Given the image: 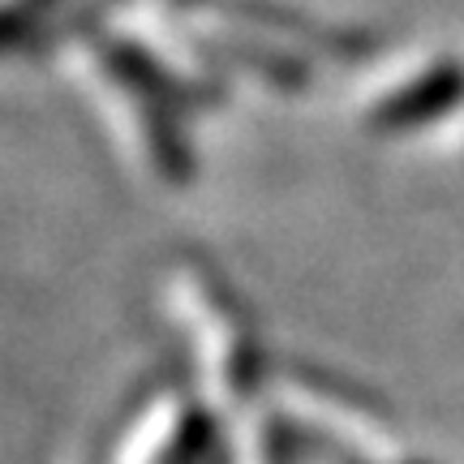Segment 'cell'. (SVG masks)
Listing matches in <instances>:
<instances>
[{
  "mask_svg": "<svg viewBox=\"0 0 464 464\" xmlns=\"http://www.w3.org/2000/svg\"><path fill=\"white\" fill-rule=\"evenodd\" d=\"M464 103V61L456 56H404L362 86L357 121L370 133L421 130Z\"/></svg>",
  "mask_w": 464,
  "mask_h": 464,
  "instance_id": "3",
  "label": "cell"
},
{
  "mask_svg": "<svg viewBox=\"0 0 464 464\" xmlns=\"http://www.w3.org/2000/svg\"><path fill=\"white\" fill-rule=\"evenodd\" d=\"M284 404L301 417L305 426H314L318 434L344 439L357 451H392V434L382 430V421L365 409L357 396H348L340 387L310 379V374H288L284 382Z\"/></svg>",
  "mask_w": 464,
  "mask_h": 464,
  "instance_id": "4",
  "label": "cell"
},
{
  "mask_svg": "<svg viewBox=\"0 0 464 464\" xmlns=\"http://www.w3.org/2000/svg\"><path fill=\"white\" fill-rule=\"evenodd\" d=\"M86 73L95 95L108 103L116 133L130 142L133 160L155 181L185 185L194 172V155L185 147L181 112L198 95L138 39H91L86 44Z\"/></svg>",
  "mask_w": 464,
  "mask_h": 464,
  "instance_id": "1",
  "label": "cell"
},
{
  "mask_svg": "<svg viewBox=\"0 0 464 464\" xmlns=\"http://www.w3.org/2000/svg\"><path fill=\"white\" fill-rule=\"evenodd\" d=\"M168 301L185 327L207 404L241 413L263 379V348L246 305L202 263H177L168 271Z\"/></svg>",
  "mask_w": 464,
  "mask_h": 464,
  "instance_id": "2",
  "label": "cell"
},
{
  "mask_svg": "<svg viewBox=\"0 0 464 464\" xmlns=\"http://www.w3.org/2000/svg\"><path fill=\"white\" fill-rule=\"evenodd\" d=\"M207 426L211 421L194 400L181 392H164L155 404L138 413L121 464H185L202 443Z\"/></svg>",
  "mask_w": 464,
  "mask_h": 464,
  "instance_id": "5",
  "label": "cell"
},
{
  "mask_svg": "<svg viewBox=\"0 0 464 464\" xmlns=\"http://www.w3.org/2000/svg\"><path fill=\"white\" fill-rule=\"evenodd\" d=\"M65 0H0V52L31 39V31L48 14H56Z\"/></svg>",
  "mask_w": 464,
  "mask_h": 464,
  "instance_id": "6",
  "label": "cell"
},
{
  "mask_svg": "<svg viewBox=\"0 0 464 464\" xmlns=\"http://www.w3.org/2000/svg\"><path fill=\"white\" fill-rule=\"evenodd\" d=\"M168 5H194V0H168Z\"/></svg>",
  "mask_w": 464,
  "mask_h": 464,
  "instance_id": "7",
  "label": "cell"
}]
</instances>
